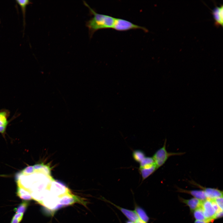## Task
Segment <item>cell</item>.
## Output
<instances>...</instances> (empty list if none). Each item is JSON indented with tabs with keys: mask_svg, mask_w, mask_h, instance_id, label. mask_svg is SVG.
Instances as JSON below:
<instances>
[{
	"mask_svg": "<svg viewBox=\"0 0 223 223\" xmlns=\"http://www.w3.org/2000/svg\"><path fill=\"white\" fill-rule=\"evenodd\" d=\"M50 172L49 167L43 164L27 167L17 174V186L27 190L32 199L42 202L51 193V188L55 180Z\"/></svg>",
	"mask_w": 223,
	"mask_h": 223,
	"instance_id": "1",
	"label": "cell"
},
{
	"mask_svg": "<svg viewBox=\"0 0 223 223\" xmlns=\"http://www.w3.org/2000/svg\"><path fill=\"white\" fill-rule=\"evenodd\" d=\"M84 4L89 9L90 12L93 16L86 23L88 28L90 37H92L97 31L103 29L112 28L115 18L109 15L96 13L84 1Z\"/></svg>",
	"mask_w": 223,
	"mask_h": 223,
	"instance_id": "2",
	"label": "cell"
},
{
	"mask_svg": "<svg viewBox=\"0 0 223 223\" xmlns=\"http://www.w3.org/2000/svg\"><path fill=\"white\" fill-rule=\"evenodd\" d=\"M166 139H165L163 146L158 149L152 157L158 169L163 166L170 157L181 155L184 154L182 152H168L166 149Z\"/></svg>",
	"mask_w": 223,
	"mask_h": 223,
	"instance_id": "3",
	"label": "cell"
},
{
	"mask_svg": "<svg viewBox=\"0 0 223 223\" xmlns=\"http://www.w3.org/2000/svg\"><path fill=\"white\" fill-rule=\"evenodd\" d=\"M112 28L121 31L136 29H141L146 32L148 31V29L144 27L133 24L125 20L118 18H115Z\"/></svg>",
	"mask_w": 223,
	"mask_h": 223,
	"instance_id": "4",
	"label": "cell"
},
{
	"mask_svg": "<svg viewBox=\"0 0 223 223\" xmlns=\"http://www.w3.org/2000/svg\"><path fill=\"white\" fill-rule=\"evenodd\" d=\"M201 207L207 223H209L215 219L216 212L212 205L211 199H207L203 201Z\"/></svg>",
	"mask_w": 223,
	"mask_h": 223,
	"instance_id": "5",
	"label": "cell"
},
{
	"mask_svg": "<svg viewBox=\"0 0 223 223\" xmlns=\"http://www.w3.org/2000/svg\"><path fill=\"white\" fill-rule=\"evenodd\" d=\"M107 200V201L111 203L116 207L117 208L119 209L128 219L129 221L135 222L139 218L135 210H131L122 208L116 205L108 200Z\"/></svg>",
	"mask_w": 223,
	"mask_h": 223,
	"instance_id": "6",
	"label": "cell"
},
{
	"mask_svg": "<svg viewBox=\"0 0 223 223\" xmlns=\"http://www.w3.org/2000/svg\"><path fill=\"white\" fill-rule=\"evenodd\" d=\"M223 5L219 7L216 6L212 10V13L215 21L216 26H223Z\"/></svg>",
	"mask_w": 223,
	"mask_h": 223,
	"instance_id": "7",
	"label": "cell"
},
{
	"mask_svg": "<svg viewBox=\"0 0 223 223\" xmlns=\"http://www.w3.org/2000/svg\"><path fill=\"white\" fill-rule=\"evenodd\" d=\"M9 115V112L6 110L0 111V133H4L8 124V117Z\"/></svg>",
	"mask_w": 223,
	"mask_h": 223,
	"instance_id": "8",
	"label": "cell"
},
{
	"mask_svg": "<svg viewBox=\"0 0 223 223\" xmlns=\"http://www.w3.org/2000/svg\"><path fill=\"white\" fill-rule=\"evenodd\" d=\"M203 189L207 199H213L223 197L222 191L217 189L208 188H204Z\"/></svg>",
	"mask_w": 223,
	"mask_h": 223,
	"instance_id": "9",
	"label": "cell"
},
{
	"mask_svg": "<svg viewBox=\"0 0 223 223\" xmlns=\"http://www.w3.org/2000/svg\"><path fill=\"white\" fill-rule=\"evenodd\" d=\"M157 169L155 164L148 167L139 168V170L142 177V181L148 178Z\"/></svg>",
	"mask_w": 223,
	"mask_h": 223,
	"instance_id": "10",
	"label": "cell"
},
{
	"mask_svg": "<svg viewBox=\"0 0 223 223\" xmlns=\"http://www.w3.org/2000/svg\"><path fill=\"white\" fill-rule=\"evenodd\" d=\"M202 201L196 198L183 200V202L189 207L192 211H195L201 207Z\"/></svg>",
	"mask_w": 223,
	"mask_h": 223,
	"instance_id": "11",
	"label": "cell"
},
{
	"mask_svg": "<svg viewBox=\"0 0 223 223\" xmlns=\"http://www.w3.org/2000/svg\"><path fill=\"white\" fill-rule=\"evenodd\" d=\"M16 194L20 198L23 200L27 201L32 199L30 194L27 190L21 188L17 187Z\"/></svg>",
	"mask_w": 223,
	"mask_h": 223,
	"instance_id": "12",
	"label": "cell"
},
{
	"mask_svg": "<svg viewBox=\"0 0 223 223\" xmlns=\"http://www.w3.org/2000/svg\"><path fill=\"white\" fill-rule=\"evenodd\" d=\"M132 155L134 160L139 163L146 156L144 152L139 149L134 150Z\"/></svg>",
	"mask_w": 223,
	"mask_h": 223,
	"instance_id": "13",
	"label": "cell"
},
{
	"mask_svg": "<svg viewBox=\"0 0 223 223\" xmlns=\"http://www.w3.org/2000/svg\"><path fill=\"white\" fill-rule=\"evenodd\" d=\"M16 2L20 7L22 10L24 19V25L25 24V15L26 8L28 5L32 3L31 1L29 0H17Z\"/></svg>",
	"mask_w": 223,
	"mask_h": 223,
	"instance_id": "14",
	"label": "cell"
},
{
	"mask_svg": "<svg viewBox=\"0 0 223 223\" xmlns=\"http://www.w3.org/2000/svg\"><path fill=\"white\" fill-rule=\"evenodd\" d=\"M189 192L196 198L202 201L207 199L203 190H192L190 191Z\"/></svg>",
	"mask_w": 223,
	"mask_h": 223,
	"instance_id": "15",
	"label": "cell"
},
{
	"mask_svg": "<svg viewBox=\"0 0 223 223\" xmlns=\"http://www.w3.org/2000/svg\"><path fill=\"white\" fill-rule=\"evenodd\" d=\"M139 168L149 167L155 164L152 157L146 156L139 163Z\"/></svg>",
	"mask_w": 223,
	"mask_h": 223,
	"instance_id": "16",
	"label": "cell"
},
{
	"mask_svg": "<svg viewBox=\"0 0 223 223\" xmlns=\"http://www.w3.org/2000/svg\"><path fill=\"white\" fill-rule=\"evenodd\" d=\"M134 210L139 218L146 222L148 221L149 218L143 209L139 207H137L135 208Z\"/></svg>",
	"mask_w": 223,
	"mask_h": 223,
	"instance_id": "17",
	"label": "cell"
},
{
	"mask_svg": "<svg viewBox=\"0 0 223 223\" xmlns=\"http://www.w3.org/2000/svg\"><path fill=\"white\" fill-rule=\"evenodd\" d=\"M28 205V203L24 201L20 203L16 208L14 209V211L16 213H24Z\"/></svg>",
	"mask_w": 223,
	"mask_h": 223,
	"instance_id": "18",
	"label": "cell"
},
{
	"mask_svg": "<svg viewBox=\"0 0 223 223\" xmlns=\"http://www.w3.org/2000/svg\"><path fill=\"white\" fill-rule=\"evenodd\" d=\"M194 215L196 220L204 221L206 222V219L201 207L195 210Z\"/></svg>",
	"mask_w": 223,
	"mask_h": 223,
	"instance_id": "19",
	"label": "cell"
},
{
	"mask_svg": "<svg viewBox=\"0 0 223 223\" xmlns=\"http://www.w3.org/2000/svg\"><path fill=\"white\" fill-rule=\"evenodd\" d=\"M213 200L220 209L223 210V197H218Z\"/></svg>",
	"mask_w": 223,
	"mask_h": 223,
	"instance_id": "20",
	"label": "cell"
},
{
	"mask_svg": "<svg viewBox=\"0 0 223 223\" xmlns=\"http://www.w3.org/2000/svg\"><path fill=\"white\" fill-rule=\"evenodd\" d=\"M23 218H15L12 217L11 223H19Z\"/></svg>",
	"mask_w": 223,
	"mask_h": 223,
	"instance_id": "21",
	"label": "cell"
},
{
	"mask_svg": "<svg viewBox=\"0 0 223 223\" xmlns=\"http://www.w3.org/2000/svg\"><path fill=\"white\" fill-rule=\"evenodd\" d=\"M223 215V212L222 211H219L218 212H216L215 216V219L217 218H219L221 217Z\"/></svg>",
	"mask_w": 223,
	"mask_h": 223,
	"instance_id": "22",
	"label": "cell"
},
{
	"mask_svg": "<svg viewBox=\"0 0 223 223\" xmlns=\"http://www.w3.org/2000/svg\"><path fill=\"white\" fill-rule=\"evenodd\" d=\"M135 223H147V222L139 218L135 222Z\"/></svg>",
	"mask_w": 223,
	"mask_h": 223,
	"instance_id": "23",
	"label": "cell"
},
{
	"mask_svg": "<svg viewBox=\"0 0 223 223\" xmlns=\"http://www.w3.org/2000/svg\"><path fill=\"white\" fill-rule=\"evenodd\" d=\"M195 223H207L204 221L196 220L195 221Z\"/></svg>",
	"mask_w": 223,
	"mask_h": 223,
	"instance_id": "24",
	"label": "cell"
},
{
	"mask_svg": "<svg viewBox=\"0 0 223 223\" xmlns=\"http://www.w3.org/2000/svg\"><path fill=\"white\" fill-rule=\"evenodd\" d=\"M126 223H135L134 222L129 221H126Z\"/></svg>",
	"mask_w": 223,
	"mask_h": 223,
	"instance_id": "25",
	"label": "cell"
},
{
	"mask_svg": "<svg viewBox=\"0 0 223 223\" xmlns=\"http://www.w3.org/2000/svg\"></svg>",
	"mask_w": 223,
	"mask_h": 223,
	"instance_id": "26",
	"label": "cell"
}]
</instances>
